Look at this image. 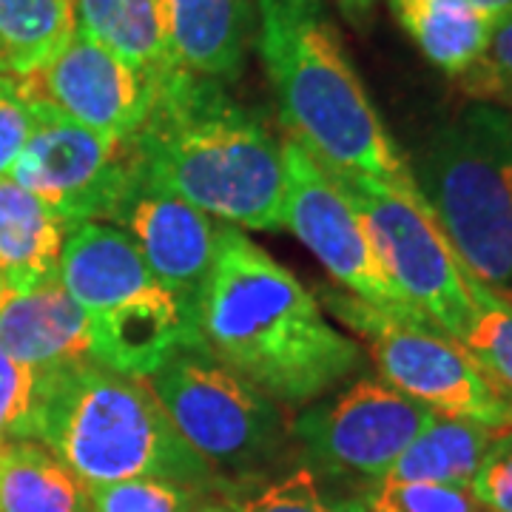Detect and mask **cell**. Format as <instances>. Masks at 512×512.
<instances>
[{"mask_svg":"<svg viewBox=\"0 0 512 512\" xmlns=\"http://www.w3.org/2000/svg\"><path fill=\"white\" fill-rule=\"evenodd\" d=\"M197 339L276 404L316 402L365 367V353L336 330L296 276L234 225L197 305Z\"/></svg>","mask_w":512,"mask_h":512,"instance_id":"1","label":"cell"},{"mask_svg":"<svg viewBox=\"0 0 512 512\" xmlns=\"http://www.w3.org/2000/svg\"><path fill=\"white\" fill-rule=\"evenodd\" d=\"M140 177L234 228L282 231L285 140L225 83L174 66L154 80V103L131 134Z\"/></svg>","mask_w":512,"mask_h":512,"instance_id":"2","label":"cell"},{"mask_svg":"<svg viewBox=\"0 0 512 512\" xmlns=\"http://www.w3.org/2000/svg\"><path fill=\"white\" fill-rule=\"evenodd\" d=\"M254 43L291 140L333 171L362 174L427 205L325 0H256Z\"/></svg>","mask_w":512,"mask_h":512,"instance_id":"3","label":"cell"},{"mask_svg":"<svg viewBox=\"0 0 512 512\" xmlns=\"http://www.w3.org/2000/svg\"><path fill=\"white\" fill-rule=\"evenodd\" d=\"M29 439L49 447L86 487L148 476L220 487V476L174 430L148 379L94 362L37 376Z\"/></svg>","mask_w":512,"mask_h":512,"instance_id":"4","label":"cell"},{"mask_svg":"<svg viewBox=\"0 0 512 512\" xmlns=\"http://www.w3.org/2000/svg\"><path fill=\"white\" fill-rule=\"evenodd\" d=\"M413 180L461 265L512 296V114L476 103L413 157Z\"/></svg>","mask_w":512,"mask_h":512,"instance_id":"5","label":"cell"},{"mask_svg":"<svg viewBox=\"0 0 512 512\" xmlns=\"http://www.w3.org/2000/svg\"><path fill=\"white\" fill-rule=\"evenodd\" d=\"M57 276L89 322V356L114 373L148 379L183 345H200L180 302L126 231L83 222L66 234Z\"/></svg>","mask_w":512,"mask_h":512,"instance_id":"6","label":"cell"},{"mask_svg":"<svg viewBox=\"0 0 512 512\" xmlns=\"http://www.w3.org/2000/svg\"><path fill=\"white\" fill-rule=\"evenodd\" d=\"M148 384L174 430L214 473H254L288 441L279 404L248 384L202 345H183Z\"/></svg>","mask_w":512,"mask_h":512,"instance_id":"7","label":"cell"},{"mask_svg":"<svg viewBox=\"0 0 512 512\" xmlns=\"http://www.w3.org/2000/svg\"><path fill=\"white\" fill-rule=\"evenodd\" d=\"M322 305L365 339L384 382L413 402L444 419L476 421L493 430L512 427L510 396L433 322L384 313L348 291H322Z\"/></svg>","mask_w":512,"mask_h":512,"instance_id":"8","label":"cell"},{"mask_svg":"<svg viewBox=\"0 0 512 512\" xmlns=\"http://www.w3.org/2000/svg\"><path fill=\"white\" fill-rule=\"evenodd\" d=\"M328 171L362 220L390 285L413 311L458 342L473 313L470 271L461 265L433 211L370 177Z\"/></svg>","mask_w":512,"mask_h":512,"instance_id":"9","label":"cell"},{"mask_svg":"<svg viewBox=\"0 0 512 512\" xmlns=\"http://www.w3.org/2000/svg\"><path fill=\"white\" fill-rule=\"evenodd\" d=\"M35 123L9 180L52 208L66 228L111 222L143 183L131 137H109L80 126L32 97Z\"/></svg>","mask_w":512,"mask_h":512,"instance_id":"10","label":"cell"},{"mask_svg":"<svg viewBox=\"0 0 512 512\" xmlns=\"http://www.w3.org/2000/svg\"><path fill=\"white\" fill-rule=\"evenodd\" d=\"M433 419V410L387 382L359 379L333 402L302 410L291 433L302 444L311 470L373 484L390 473Z\"/></svg>","mask_w":512,"mask_h":512,"instance_id":"11","label":"cell"},{"mask_svg":"<svg viewBox=\"0 0 512 512\" xmlns=\"http://www.w3.org/2000/svg\"><path fill=\"white\" fill-rule=\"evenodd\" d=\"M285 177L288 188L282 231H291L299 242H305L322 268L362 302L393 316L424 319L384 276L362 220L328 168L291 137H285Z\"/></svg>","mask_w":512,"mask_h":512,"instance_id":"12","label":"cell"},{"mask_svg":"<svg viewBox=\"0 0 512 512\" xmlns=\"http://www.w3.org/2000/svg\"><path fill=\"white\" fill-rule=\"evenodd\" d=\"M20 86L57 114L109 137H131L154 103L151 74L77 29Z\"/></svg>","mask_w":512,"mask_h":512,"instance_id":"13","label":"cell"},{"mask_svg":"<svg viewBox=\"0 0 512 512\" xmlns=\"http://www.w3.org/2000/svg\"><path fill=\"white\" fill-rule=\"evenodd\" d=\"M109 225L126 231L148 271L174 293L197 330V305L217 256L222 225H214V217L191 202L146 183L128 194Z\"/></svg>","mask_w":512,"mask_h":512,"instance_id":"14","label":"cell"},{"mask_svg":"<svg viewBox=\"0 0 512 512\" xmlns=\"http://www.w3.org/2000/svg\"><path fill=\"white\" fill-rule=\"evenodd\" d=\"M0 350L37 376L92 362L89 322L60 276L35 288H0Z\"/></svg>","mask_w":512,"mask_h":512,"instance_id":"15","label":"cell"},{"mask_svg":"<svg viewBox=\"0 0 512 512\" xmlns=\"http://www.w3.org/2000/svg\"><path fill=\"white\" fill-rule=\"evenodd\" d=\"M163 23L180 69L231 83L254 43L256 0H163Z\"/></svg>","mask_w":512,"mask_h":512,"instance_id":"16","label":"cell"},{"mask_svg":"<svg viewBox=\"0 0 512 512\" xmlns=\"http://www.w3.org/2000/svg\"><path fill=\"white\" fill-rule=\"evenodd\" d=\"M69 228L26 188L0 180V288H35L55 279Z\"/></svg>","mask_w":512,"mask_h":512,"instance_id":"17","label":"cell"},{"mask_svg":"<svg viewBox=\"0 0 512 512\" xmlns=\"http://www.w3.org/2000/svg\"><path fill=\"white\" fill-rule=\"evenodd\" d=\"M396 23L436 69L461 77L473 69L493 29V12L470 0H387Z\"/></svg>","mask_w":512,"mask_h":512,"instance_id":"18","label":"cell"},{"mask_svg":"<svg viewBox=\"0 0 512 512\" xmlns=\"http://www.w3.org/2000/svg\"><path fill=\"white\" fill-rule=\"evenodd\" d=\"M0 512H92L89 487L35 439L0 447Z\"/></svg>","mask_w":512,"mask_h":512,"instance_id":"19","label":"cell"},{"mask_svg":"<svg viewBox=\"0 0 512 512\" xmlns=\"http://www.w3.org/2000/svg\"><path fill=\"white\" fill-rule=\"evenodd\" d=\"M77 32L100 40L154 80L171 72L163 0H74Z\"/></svg>","mask_w":512,"mask_h":512,"instance_id":"20","label":"cell"},{"mask_svg":"<svg viewBox=\"0 0 512 512\" xmlns=\"http://www.w3.org/2000/svg\"><path fill=\"white\" fill-rule=\"evenodd\" d=\"M493 427L476 421L436 416L419 439L404 450L384 478L393 481H430L470 490L478 464L493 444Z\"/></svg>","mask_w":512,"mask_h":512,"instance_id":"21","label":"cell"},{"mask_svg":"<svg viewBox=\"0 0 512 512\" xmlns=\"http://www.w3.org/2000/svg\"><path fill=\"white\" fill-rule=\"evenodd\" d=\"M74 0H0V72L26 80L74 35Z\"/></svg>","mask_w":512,"mask_h":512,"instance_id":"22","label":"cell"},{"mask_svg":"<svg viewBox=\"0 0 512 512\" xmlns=\"http://www.w3.org/2000/svg\"><path fill=\"white\" fill-rule=\"evenodd\" d=\"M467 285L473 313L458 342L512 399V296L493 291L473 274L467 276Z\"/></svg>","mask_w":512,"mask_h":512,"instance_id":"23","label":"cell"},{"mask_svg":"<svg viewBox=\"0 0 512 512\" xmlns=\"http://www.w3.org/2000/svg\"><path fill=\"white\" fill-rule=\"evenodd\" d=\"M228 507L231 512H367L362 498L330 493L308 464L245 490H228Z\"/></svg>","mask_w":512,"mask_h":512,"instance_id":"24","label":"cell"},{"mask_svg":"<svg viewBox=\"0 0 512 512\" xmlns=\"http://www.w3.org/2000/svg\"><path fill=\"white\" fill-rule=\"evenodd\" d=\"M211 490L174 478H126L89 487L92 512H197Z\"/></svg>","mask_w":512,"mask_h":512,"instance_id":"25","label":"cell"},{"mask_svg":"<svg viewBox=\"0 0 512 512\" xmlns=\"http://www.w3.org/2000/svg\"><path fill=\"white\" fill-rule=\"evenodd\" d=\"M362 501L367 512H484L470 490L430 481L379 478L367 484Z\"/></svg>","mask_w":512,"mask_h":512,"instance_id":"26","label":"cell"},{"mask_svg":"<svg viewBox=\"0 0 512 512\" xmlns=\"http://www.w3.org/2000/svg\"><path fill=\"white\" fill-rule=\"evenodd\" d=\"M458 86L478 103H512V6L495 15L484 52L470 72L458 77Z\"/></svg>","mask_w":512,"mask_h":512,"instance_id":"27","label":"cell"},{"mask_svg":"<svg viewBox=\"0 0 512 512\" xmlns=\"http://www.w3.org/2000/svg\"><path fill=\"white\" fill-rule=\"evenodd\" d=\"M37 399V373L0 350V447L29 439Z\"/></svg>","mask_w":512,"mask_h":512,"instance_id":"28","label":"cell"},{"mask_svg":"<svg viewBox=\"0 0 512 512\" xmlns=\"http://www.w3.org/2000/svg\"><path fill=\"white\" fill-rule=\"evenodd\" d=\"M470 493L484 512H512V427L495 433L478 464Z\"/></svg>","mask_w":512,"mask_h":512,"instance_id":"29","label":"cell"},{"mask_svg":"<svg viewBox=\"0 0 512 512\" xmlns=\"http://www.w3.org/2000/svg\"><path fill=\"white\" fill-rule=\"evenodd\" d=\"M35 123L32 97L20 86V80L0 77V180L9 177L12 165L20 157Z\"/></svg>","mask_w":512,"mask_h":512,"instance_id":"30","label":"cell"},{"mask_svg":"<svg viewBox=\"0 0 512 512\" xmlns=\"http://www.w3.org/2000/svg\"><path fill=\"white\" fill-rule=\"evenodd\" d=\"M333 3L356 29H367V23L373 18V9H376V0H333Z\"/></svg>","mask_w":512,"mask_h":512,"instance_id":"31","label":"cell"},{"mask_svg":"<svg viewBox=\"0 0 512 512\" xmlns=\"http://www.w3.org/2000/svg\"><path fill=\"white\" fill-rule=\"evenodd\" d=\"M470 3H476V6L493 12V15H498V12H504V9H510L512 6V0H470Z\"/></svg>","mask_w":512,"mask_h":512,"instance_id":"32","label":"cell"},{"mask_svg":"<svg viewBox=\"0 0 512 512\" xmlns=\"http://www.w3.org/2000/svg\"><path fill=\"white\" fill-rule=\"evenodd\" d=\"M197 512H231V507L228 504H202Z\"/></svg>","mask_w":512,"mask_h":512,"instance_id":"33","label":"cell"},{"mask_svg":"<svg viewBox=\"0 0 512 512\" xmlns=\"http://www.w3.org/2000/svg\"><path fill=\"white\" fill-rule=\"evenodd\" d=\"M0 77H3V72H0Z\"/></svg>","mask_w":512,"mask_h":512,"instance_id":"34","label":"cell"}]
</instances>
